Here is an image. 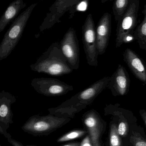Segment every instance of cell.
Returning <instances> with one entry per match:
<instances>
[{"label":"cell","mask_w":146,"mask_h":146,"mask_svg":"<svg viewBox=\"0 0 146 146\" xmlns=\"http://www.w3.org/2000/svg\"><path fill=\"white\" fill-rule=\"evenodd\" d=\"M31 70L52 76H60L70 74L73 70L69 66L60 48V43L54 42L30 65Z\"/></svg>","instance_id":"cell-2"},{"label":"cell","mask_w":146,"mask_h":146,"mask_svg":"<svg viewBox=\"0 0 146 146\" xmlns=\"http://www.w3.org/2000/svg\"><path fill=\"white\" fill-rule=\"evenodd\" d=\"M37 5V3L32 4L13 20L0 44V61L6 58L15 49L32 11Z\"/></svg>","instance_id":"cell-3"},{"label":"cell","mask_w":146,"mask_h":146,"mask_svg":"<svg viewBox=\"0 0 146 146\" xmlns=\"http://www.w3.org/2000/svg\"><path fill=\"white\" fill-rule=\"evenodd\" d=\"M110 76L96 81L84 90L63 102L57 107L48 109L49 114L70 118L91 104L96 97L106 88Z\"/></svg>","instance_id":"cell-1"},{"label":"cell","mask_w":146,"mask_h":146,"mask_svg":"<svg viewBox=\"0 0 146 146\" xmlns=\"http://www.w3.org/2000/svg\"><path fill=\"white\" fill-rule=\"evenodd\" d=\"M89 1H80L77 5H76L74 8H72L70 11V17L69 18L72 19L74 16V13L77 11H85L87 9V7L88 5Z\"/></svg>","instance_id":"cell-21"},{"label":"cell","mask_w":146,"mask_h":146,"mask_svg":"<svg viewBox=\"0 0 146 146\" xmlns=\"http://www.w3.org/2000/svg\"><path fill=\"white\" fill-rule=\"evenodd\" d=\"M123 55L124 61L131 73L137 79L146 84V65L143 60L129 48L125 50Z\"/></svg>","instance_id":"cell-14"},{"label":"cell","mask_w":146,"mask_h":146,"mask_svg":"<svg viewBox=\"0 0 146 146\" xmlns=\"http://www.w3.org/2000/svg\"><path fill=\"white\" fill-rule=\"evenodd\" d=\"M139 8V0H131L127 11L121 20L117 23L116 48L120 47L123 44L130 43L134 40L133 34L137 25Z\"/></svg>","instance_id":"cell-5"},{"label":"cell","mask_w":146,"mask_h":146,"mask_svg":"<svg viewBox=\"0 0 146 146\" xmlns=\"http://www.w3.org/2000/svg\"><path fill=\"white\" fill-rule=\"evenodd\" d=\"M92 146H102L101 138L104 129L102 120L94 111H90L84 120Z\"/></svg>","instance_id":"cell-12"},{"label":"cell","mask_w":146,"mask_h":146,"mask_svg":"<svg viewBox=\"0 0 146 146\" xmlns=\"http://www.w3.org/2000/svg\"><path fill=\"white\" fill-rule=\"evenodd\" d=\"M59 43L60 50L69 66L72 70L78 69L80 62L79 44L73 28H69Z\"/></svg>","instance_id":"cell-8"},{"label":"cell","mask_w":146,"mask_h":146,"mask_svg":"<svg viewBox=\"0 0 146 146\" xmlns=\"http://www.w3.org/2000/svg\"><path fill=\"white\" fill-rule=\"evenodd\" d=\"M80 146H92L89 135L84 137L81 143H80Z\"/></svg>","instance_id":"cell-23"},{"label":"cell","mask_w":146,"mask_h":146,"mask_svg":"<svg viewBox=\"0 0 146 146\" xmlns=\"http://www.w3.org/2000/svg\"><path fill=\"white\" fill-rule=\"evenodd\" d=\"M117 127L115 124L111 125L109 136L110 146H122L121 139L117 132Z\"/></svg>","instance_id":"cell-19"},{"label":"cell","mask_w":146,"mask_h":146,"mask_svg":"<svg viewBox=\"0 0 146 146\" xmlns=\"http://www.w3.org/2000/svg\"><path fill=\"white\" fill-rule=\"evenodd\" d=\"M31 85L38 94L46 96L64 95L73 90L72 85L49 78H36L32 79Z\"/></svg>","instance_id":"cell-7"},{"label":"cell","mask_w":146,"mask_h":146,"mask_svg":"<svg viewBox=\"0 0 146 146\" xmlns=\"http://www.w3.org/2000/svg\"><path fill=\"white\" fill-rule=\"evenodd\" d=\"M87 133L86 131L82 130H76L70 131L58 138L57 142L58 143L63 142L71 141L74 139H77L83 136Z\"/></svg>","instance_id":"cell-18"},{"label":"cell","mask_w":146,"mask_h":146,"mask_svg":"<svg viewBox=\"0 0 146 146\" xmlns=\"http://www.w3.org/2000/svg\"><path fill=\"white\" fill-rule=\"evenodd\" d=\"M79 0H57L49 7L43 22L39 27L40 31L43 32L52 28L61 21L60 19L67 11H70L80 2Z\"/></svg>","instance_id":"cell-9"},{"label":"cell","mask_w":146,"mask_h":146,"mask_svg":"<svg viewBox=\"0 0 146 146\" xmlns=\"http://www.w3.org/2000/svg\"><path fill=\"white\" fill-rule=\"evenodd\" d=\"M7 141L8 142L10 143L13 146H25L23 145L21 143L19 142V141H16L15 139H13L12 137L7 138Z\"/></svg>","instance_id":"cell-24"},{"label":"cell","mask_w":146,"mask_h":146,"mask_svg":"<svg viewBox=\"0 0 146 146\" xmlns=\"http://www.w3.org/2000/svg\"><path fill=\"white\" fill-rule=\"evenodd\" d=\"M143 18L141 23L136 27L133 32L134 40L137 41L139 48L142 50H146V4L142 11Z\"/></svg>","instance_id":"cell-16"},{"label":"cell","mask_w":146,"mask_h":146,"mask_svg":"<svg viewBox=\"0 0 146 146\" xmlns=\"http://www.w3.org/2000/svg\"><path fill=\"white\" fill-rule=\"evenodd\" d=\"M141 116L144 122V125H146V111L144 110H141L140 111Z\"/></svg>","instance_id":"cell-26"},{"label":"cell","mask_w":146,"mask_h":146,"mask_svg":"<svg viewBox=\"0 0 146 146\" xmlns=\"http://www.w3.org/2000/svg\"><path fill=\"white\" fill-rule=\"evenodd\" d=\"M131 0H116L113 5V13L115 21L117 23L122 18L130 5Z\"/></svg>","instance_id":"cell-17"},{"label":"cell","mask_w":146,"mask_h":146,"mask_svg":"<svg viewBox=\"0 0 146 146\" xmlns=\"http://www.w3.org/2000/svg\"><path fill=\"white\" fill-rule=\"evenodd\" d=\"M82 40L88 64L90 66H97L99 54L96 27L91 13L87 16L82 26Z\"/></svg>","instance_id":"cell-6"},{"label":"cell","mask_w":146,"mask_h":146,"mask_svg":"<svg viewBox=\"0 0 146 146\" xmlns=\"http://www.w3.org/2000/svg\"><path fill=\"white\" fill-rule=\"evenodd\" d=\"M130 141L134 146H146V140L137 132H135L131 136Z\"/></svg>","instance_id":"cell-20"},{"label":"cell","mask_w":146,"mask_h":146,"mask_svg":"<svg viewBox=\"0 0 146 146\" xmlns=\"http://www.w3.org/2000/svg\"><path fill=\"white\" fill-rule=\"evenodd\" d=\"M117 130L118 134L119 136H125L128 130V125L127 122L122 121L119 123L117 127Z\"/></svg>","instance_id":"cell-22"},{"label":"cell","mask_w":146,"mask_h":146,"mask_svg":"<svg viewBox=\"0 0 146 146\" xmlns=\"http://www.w3.org/2000/svg\"><path fill=\"white\" fill-rule=\"evenodd\" d=\"M27 6L23 0H15L10 3L5 12L0 18V33L6 26L17 17L21 10Z\"/></svg>","instance_id":"cell-15"},{"label":"cell","mask_w":146,"mask_h":146,"mask_svg":"<svg viewBox=\"0 0 146 146\" xmlns=\"http://www.w3.org/2000/svg\"><path fill=\"white\" fill-rule=\"evenodd\" d=\"M130 85V78L127 70L123 66L118 65L116 71L110 77L107 85L115 96H124L128 93Z\"/></svg>","instance_id":"cell-10"},{"label":"cell","mask_w":146,"mask_h":146,"mask_svg":"<svg viewBox=\"0 0 146 146\" xmlns=\"http://www.w3.org/2000/svg\"><path fill=\"white\" fill-rule=\"evenodd\" d=\"M70 120V118L58 117L48 114L40 116H31L23 125L22 129L34 136L48 135L64 125Z\"/></svg>","instance_id":"cell-4"},{"label":"cell","mask_w":146,"mask_h":146,"mask_svg":"<svg viewBox=\"0 0 146 146\" xmlns=\"http://www.w3.org/2000/svg\"><path fill=\"white\" fill-rule=\"evenodd\" d=\"M111 32V16L110 13H104L96 28L98 54L102 55L106 52L108 46Z\"/></svg>","instance_id":"cell-11"},{"label":"cell","mask_w":146,"mask_h":146,"mask_svg":"<svg viewBox=\"0 0 146 146\" xmlns=\"http://www.w3.org/2000/svg\"><path fill=\"white\" fill-rule=\"evenodd\" d=\"M16 100V97L11 93L5 90L0 92V125L7 133L10 125L13 123L11 106Z\"/></svg>","instance_id":"cell-13"},{"label":"cell","mask_w":146,"mask_h":146,"mask_svg":"<svg viewBox=\"0 0 146 146\" xmlns=\"http://www.w3.org/2000/svg\"><path fill=\"white\" fill-rule=\"evenodd\" d=\"M0 146H1V145H0Z\"/></svg>","instance_id":"cell-28"},{"label":"cell","mask_w":146,"mask_h":146,"mask_svg":"<svg viewBox=\"0 0 146 146\" xmlns=\"http://www.w3.org/2000/svg\"><path fill=\"white\" fill-rule=\"evenodd\" d=\"M80 143L79 142H74L71 143H68V144H65L62 146H80Z\"/></svg>","instance_id":"cell-27"},{"label":"cell","mask_w":146,"mask_h":146,"mask_svg":"<svg viewBox=\"0 0 146 146\" xmlns=\"http://www.w3.org/2000/svg\"><path fill=\"white\" fill-rule=\"evenodd\" d=\"M0 134L3 135L7 139L11 137H12L11 134H9L8 132L7 133V132H5L4 131V130L3 129L1 125H0Z\"/></svg>","instance_id":"cell-25"}]
</instances>
